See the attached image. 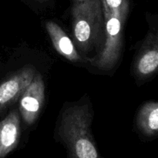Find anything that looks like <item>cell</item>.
Segmentation results:
<instances>
[{
  "instance_id": "8",
  "label": "cell",
  "mask_w": 158,
  "mask_h": 158,
  "mask_svg": "<svg viewBox=\"0 0 158 158\" xmlns=\"http://www.w3.org/2000/svg\"><path fill=\"white\" fill-rule=\"evenodd\" d=\"M52 45L61 56L71 62L81 60L74 43L58 24L52 21H47L45 24Z\"/></svg>"
},
{
  "instance_id": "2",
  "label": "cell",
  "mask_w": 158,
  "mask_h": 158,
  "mask_svg": "<svg viewBox=\"0 0 158 158\" xmlns=\"http://www.w3.org/2000/svg\"><path fill=\"white\" fill-rule=\"evenodd\" d=\"M71 15L74 44L82 52L91 51L104 29L101 0H72Z\"/></svg>"
},
{
  "instance_id": "7",
  "label": "cell",
  "mask_w": 158,
  "mask_h": 158,
  "mask_svg": "<svg viewBox=\"0 0 158 158\" xmlns=\"http://www.w3.org/2000/svg\"><path fill=\"white\" fill-rule=\"evenodd\" d=\"M20 132L19 114L13 110L0 122V158H5L17 148Z\"/></svg>"
},
{
  "instance_id": "3",
  "label": "cell",
  "mask_w": 158,
  "mask_h": 158,
  "mask_svg": "<svg viewBox=\"0 0 158 158\" xmlns=\"http://www.w3.org/2000/svg\"><path fill=\"white\" fill-rule=\"evenodd\" d=\"M104 18L105 43L98 56L92 59V66L101 70H110L120 57L123 46V28L128 15L112 12L102 4Z\"/></svg>"
},
{
  "instance_id": "4",
  "label": "cell",
  "mask_w": 158,
  "mask_h": 158,
  "mask_svg": "<svg viewBox=\"0 0 158 158\" xmlns=\"http://www.w3.org/2000/svg\"><path fill=\"white\" fill-rule=\"evenodd\" d=\"M45 100V84L40 73H35L19 100V112L27 125L33 124L40 116Z\"/></svg>"
},
{
  "instance_id": "11",
  "label": "cell",
  "mask_w": 158,
  "mask_h": 158,
  "mask_svg": "<svg viewBox=\"0 0 158 158\" xmlns=\"http://www.w3.org/2000/svg\"><path fill=\"white\" fill-rule=\"evenodd\" d=\"M40 1H46V0H40Z\"/></svg>"
},
{
  "instance_id": "9",
  "label": "cell",
  "mask_w": 158,
  "mask_h": 158,
  "mask_svg": "<svg viewBox=\"0 0 158 158\" xmlns=\"http://www.w3.org/2000/svg\"><path fill=\"white\" fill-rule=\"evenodd\" d=\"M137 124L144 135L148 137L157 135L158 131L157 102H147L140 107L137 114Z\"/></svg>"
},
{
  "instance_id": "6",
  "label": "cell",
  "mask_w": 158,
  "mask_h": 158,
  "mask_svg": "<svg viewBox=\"0 0 158 158\" xmlns=\"http://www.w3.org/2000/svg\"><path fill=\"white\" fill-rule=\"evenodd\" d=\"M158 67V36L157 29L150 30L134 63V69L140 79L148 78Z\"/></svg>"
},
{
  "instance_id": "10",
  "label": "cell",
  "mask_w": 158,
  "mask_h": 158,
  "mask_svg": "<svg viewBox=\"0 0 158 158\" xmlns=\"http://www.w3.org/2000/svg\"><path fill=\"white\" fill-rule=\"evenodd\" d=\"M109 10L112 12H120L128 15L129 12V0H101Z\"/></svg>"
},
{
  "instance_id": "1",
  "label": "cell",
  "mask_w": 158,
  "mask_h": 158,
  "mask_svg": "<svg viewBox=\"0 0 158 158\" xmlns=\"http://www.w3.org/2000/svg\"><path fill=\"white\" fill-rule=\"evenodd\" d=\"M92 117L88 105H75L63 111L59 136L69 158H103L91 133Z\"/></svg>"
},
{
  "instance_id": "5",
  "label": "cell",
  "mask_w": 158,
  "mask_h": 158,
  "mask_svg": "<svg viewBox=\"0 0 158 158\" xmlns=\"http://www.w3.org/2000/svg\"><path fill=\"white\" fill-rule=\"evenodd\" d=\"M35 75V69L27 66L16 71L0 84V113L21 97Z\"/></svg>"
}]
</instances>
